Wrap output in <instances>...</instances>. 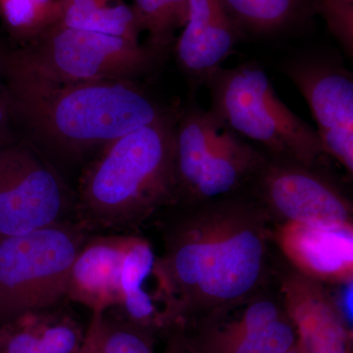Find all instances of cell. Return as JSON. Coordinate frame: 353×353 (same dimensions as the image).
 I'll return each instance as SVG.
<instances>
[{
    "label": "cell",
    "instance_id": "cell-1",
    "mask_svg": "<svg viewBox=\"0 0 353 353\" xmlns=\"http://www.w3.org/2000/svg\"><path fill=\"white\" fill-rule=\"evenodd\" d=\"M164 234L154 276L161 328L183 327L263 290L268 275V213L246 199L192 203Z\"/></svg>",
    "mask_w": 353,
    "mask_h": 353
},
{
    "label": "cell",
    "instance_id": "cell-2",
    "mask_svg": "<svg viewBox=\"0 0 353 353\" xmlns=\"http://www.w3.org/2000/svg\"><path fill=\"white\" fill-rule=\"evenodd\" d=\"M1 78L7 113L62 152L104 146L169 113L130 79L63 83Z\"/></svg>",
    "mask_w": 353,
    "mask_h": 353
},
{
    "label": "cell",
    "instance_id": "cell-3",
    "mask_svg": "<svg viewBox=\"0 0 353 353\" xmlns=\"http://www.w3.org/2000/svg\"><path fill=\"white\" fill-rule=\"evenodd\" d=\"M176 118L169 112L103 146L79 183L76 210L80 226L136 227L178 199Z\"/></svg>",
    "mask_w": 353,
    "mask_h": 353
},
{
    "label": "cell",
    "instance_id": "cell-4",
    "mask_svg": "<svg viewBox=\"0 0 353 353\" xmlns=\"http://www.w3.org/2000/svg\"><path fill=\"white\" fill-rule=\"evenodd\" d=\"M204 85L215 115L274 158L314 168L324 150L317 131L281 101L270 79L255 63L220 68Z\"/></svg>",
    "mask_w": 353,
    "mask_h": 353
},
{
    "label": "cell",
    "instance_id": "cell-5",
    "mask_svg": "<svg viewBox=\"0 0 353 353\" xmlns=\"http://www.w3.org/2000/svg\"><path fill=\"white\" fill-rule=\"evenodd\" d=\"M153 57L139 41L57 24L17 50L0 52V77L63 83L132 80Z\"/></svg>",
    "mask_w": 353,
    "mask_h": 353
},
{
    "label": "cell",
    "instance_id": "cell-6",
    "mask_svg": "<svg viewBox=\"0 0 353 353\" xmlns=\"http://www.w3.org/2000/svg\"><path fill=\"white\" fill-rule=\"evenodd\" d=\"M268 161L212 111L190 108L176 118L178 199L192 203L227 196L254 180Z\"/></svg>",
    "mask_w": 353,
    "mask_h": 353
},
{
    "label": "cell",
    "instance_id": "cell-7",
    "mask_svg": "<svg viewBox=\"0 0 353 353\" xmlns=\"http://www.w3.org/2000/svg\"><path fill=\"white\" fill-rule=\"evenodd\" d=\"M83 231L60 222L0 238V326L66 297L70 268L87 240Z\"/></svg>",
    "mask_w": 353,
    "mask_h": 353
},
{
    "label": "cell",
    "instance_id": "cell-8",
    "mask_svg": "<svg viewBox=\"0 0 353 353\" xmlns=\"http://www.w3.org/2000/svg\"><path fill=\"white\" fill-rule=\"evenodd\" d=\"M68 204L63 181L30 146L0 148V238L58 224Z\"/></svg>",
    "mask_w": 353,
    "mask_h": 353
},
{
    "label": "cell",
    "instance_id": "cell-9",
    "mask_svg": "<svg viewBox=\"0 0 353 353\" xmlns=\"http://www.w3.org/2000/svg\"><path fill=\"white\" fill-rule=\"evenodd\" d=\"M254 181L260 205L284 222L321 229L352 227L350 202L313 168L274 158Z\"/></svg>",
    "mask_w": 353,
    "mask_h": 353
},
{
    "label": "cell",
    "instance_id": "cell-10",
    "mask_svg": "<svg viewBox=\"0 0 353 353\" xmlns=\"http://www.w3.org/2000/svg\"><path fill=\"white\" fill-rule=\"evenodd\" d=\"M283 71L308 104L324 152L348 175L353 173V78L340 62L325 55L289 60Z\"/></svg>",
    "mask_w": 353,
    "mask_h": 353
},
{
    "label": "cell",
    "instance_id": "cell-11",
    "mask_svg": "<svg viewBox=\"0 0 353 353\" xmlns=\"http://www.w3.org/2000/svg\"><path fill=\"white\" fill-rule=\"evenodd\" d=\"M194 353H285L297 333L282 301L260 292L197 323Z\"/></svg>",
    "mask_w": 353,
    "mask_h": 353
},
{
    "label": "cell",
    "instance_id": "cell-12",
    "mask_svg": "<svg viewBox=\"0 0 353 353\" xmlns=\"http://www.w3.org/2000/svg\"><path fill=\"white\" fill-rule=\"evenodd\" d=\"M281 294L303 353H352V330L322 282L289 272L283 277Z\"/></svg>",
    "mask_w": 353,
    "mask_h": 353
},
{
    "label": "cell",
    "instance_id": "cell-13",
    "mask_svg": "<svg viewBox=\"0 0 353 353\" xmlns=\"http://www.w3.org/2000/svg\"><path fill=\"white\" fill-rule=\"evenodd\" d=\"M134 238L112 234L85 240L70 268L66 297L92 313L120 307L123 264Z\"/></svg>",
    "mask_w": 353,
    "mask_h": 353
},
{
    "label": "cell",
    "instance_id": "cell-14",
    "mask_svg": "<svg viewBox=\"0 0 353 353\" xmlns=\"http://www.w3.org/2000/svg\"><path fill=\"white\" fill-rule=\"evenodd\" d=\"M240 30L222 0H189L188 19L176 41L179 65L204 83L233 52Z\"/></svg>",
    "mask_w": 353,
    "mask_h": 353
},
{
    "label": "cell",
    "instance_id": "cell-15",
    "mask_svg": "<svg viewBox=\"0 0 353 353\" xmlns=\"http://www.w3.org/2000/svg\"><path fill=\"white\" fill-rule=\"evenodd\" d=\"M279 245L296 271L319 282L353 278V229H321L285 222L279 227Z\"/></svg>",
    "mask_w": 353,
    "mask_h": 353
},
{
    "label": "cell",
    "instance_id": "cell-16",
    "mask_svg": "<svg viewBox=\"0 0 353 353\" xmlns=\"http://www.w3.org/2000/svg\"><path fill=\"white\" fill-rule=\"evenodd\" d=\"M85 336L66 313L30 311L0 326V353H79Z\"/></svg>",
    "mask_w": 353,
    "mask_h": 353
},
{
    "label": "cell",
    "instance_id": "cell-17",
    "mask_svg": "<svg viewBox=\"0 0 353 353\" xmlns=\"http://www.w3.org/2000/svg\"><path fill=\"white\" fill-rule=\"evenodd\" d=\"M157 255L145 239L134 236L123 264L121 314L139 326L152 330L160 327L159 303L148 288L154 277Z\"/></svg>",
    "mask_w": 353,
    "mask_h": 353
},
{
    "label": "cell",
    "instance_id": "cell-18",
    "mask_svg": "<svg viewBox=\"0 0 353 353\" xmlns=\"http://www.w3.org/2000/svg\"><path fill=\"white\" fill-rule=\"evenodd\" d=\"M62 16L59 24L139 41L143 31L132 6L124 0H60Z\"/></svg>",
    "mask_w": 353,
    "mask_h": 353
},
{
    "label": "cell",
    "instance_id": "cell-19",
    "mask_svg": "<svg viewBox=\"0 0 353 353\" xmlns=\"http://www.w3.org/2000/svg\"><path fill=\"white\" fill-rule=\"evenodd\" d=\"M240 31L268 34L287 29L303 17L310 0H222Z\"/></svg>",
    "mask_w": 353,
    "mask_h": 353
},
{
    "label": "cell",
    "instance_id": "cell-20",
    "mask_svg": "<svg viewBox=\"0 0 353 353\" xmlns=\"http://www.w3.org/2000/svg\"><path fill=\"white\" fill-rule=\"evenodd\" d=\"M0 16L14 38L29 43L59 24L61 3L60 0H0Z\"/></svg>",
    "mask_w": 353,
    "mask_h": 353
},
{
    "label": "cell",
    "instance_id": "cell-21",
    "mask_svg": "<svg viewBox=\"0 0 353 353\" xmlns=\"http://www.w3.org/2000/svg\"><path fill=\"white\" fill-rule=\"evenodd\" d=\"M188 6L189 0H134L132 8L148 32V48L154 55L174 43L176 32L187 23Z\"/></svg>",
    "mask_w": 353,
    "mask_h": 353
},
{
    "label": "cell",
    "instance_id": "cell-22",
    "mask_svg": "<svg viewBox=\"0 0 353 353\" xmlns=\"http://www.w3.org/2000/svg\"><path fill=\"white\" fill-rule=\"evenodd\" d=\"M153 330L139 326L122 314L101 313L97 321L99 353H157Z\"/></svg>",
    "mask_w": 353,
    "mask_h": 353
},
{
    "label": "cell",
    "instance_id": "cell-23",
    "mask_svg": "<svg viewBox=\"0 0 353 353\" xmlns=\"http://www.w3.org/2000/svg\"><path fill=\"white\" fill-rule=\"evenodd\" d=\"M318 12L348 57L353 54V0H316Z\"/></svg>",
    "mask_w": 353,
    "mask_h": 353
},
{
    "label": "cell",
    "instance_id": "cell-24",
    "mask_svg": "<svg viewBox=\"0 0 353 353\" xmlns=\"http://www.w3.org/2000/svg\"><path fill=\"white\" fill-rule=\"evenodd\" d=\"M338 290L333 296L334 304L345 325L352 330L353 325V278L336 283Z\"/></svg>",
    "mask_w": 353,
    "mask_h": 353
},
{
    "label": "cell",
    "instance_id": "cell-25",
    "mask_svg": "<svg viewBox=\"0 0 353 353\" xmlns=\"http://www.w3.org/2000/svg\"><path fill=\"white\" fill-rule=\"evenodd\" d=\"M101 312L92 313L90 326L85 331V341L79 353H99L97 350V321Z\"/></svg>",
    "mask_w": 353,
    "mask_h": 353
},
{
    "label": "cell",
    "instance_id": "cell-26",
    "mask_svg": "<svg viewBox=\"0 0 353 353\" xmlns=\"http://www.w3.org/2000/svg\"><path fill=\"white\" fill-rule=\"evenodd\" d=\"M164 353H194L190 347L187 336L183 334L176 333L171 336Z\"/></svg>",
    "mask_w": 353,
    "mask_h": 353
},
{
    "label": "cell",
    "instance_id": "cell-27",
    "mask_svg": "<svg viewBox=\"0 0 353 353\" xmlns=\"http://www.w3.org/2000/svg\"><path fill=\"white\" fill-rule=\"evenodd\" d=\"M8 137V113L3 102L0 101V148L8 145L7 143Z\"/></svg>",
    "mask_w": 353,
    "mask_h": 353
},
{
    "label": "cell",
    "instance_id": "cell-28",
    "mask_svg": "<svg viewBox=\"0 0 353 353\" xmlns=\"http://www.w3.org/2000/svg\"><path fill=\"white\" fill-rule=\"evenodd\" d=\"M285 353H303V350H301V347H299V343H296V345L294 347L290 348V350H288Z\"/></svg>",
    "mask_w": 353,
    "mask_h": 353
}]
</instances>
